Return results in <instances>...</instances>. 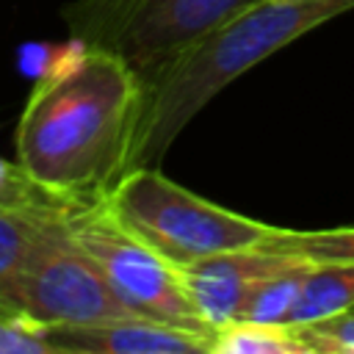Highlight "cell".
Returning <instances> with one entry per match:
<instances>
[{"mask_svg": "<svg viewBox=\"0 0 354 354\" xmlns=\"http://www.w3.org/2000/svg\"><path fill=\"white\" fill-rule=\"evenodd\" d=\"M310 268L307 257H296L290 254V260L268 274L263 282H257V288L249 293L241 318L238 321H257V324H290L293 307L299 301L301 293V282L304 274Z\"/></svg>", "mask_w": 354, "mask_h": 354, "instance_id": "8fae6325", "label": "cell"}, {"mask_svg": "<svg viewBox=\"0 0 354 354\" xmlns=\"http://www.w3.org/2000/svg\"><path fill=\"white\" fill-rule=\"evenodd\" d=\"M66 227L72 238L97 260L133 315L216 335V326L207 324L191 301L180 268L119 227L100 202L77 207L66 218Z\"/></svg>", "mask_w": 354, "mask_h": 354, "instance_id": "5b68a950", "label": "cell"}, {"mask_svg": "<svg viewBox=\"0 0 354 354\" xmlns=\"http://www.w3.org/2000/svg\"><path fill=\"white\" fill-rule=\"evenodd\" d=\"M354 307V260H310L290 324H307Z\"/></svg>", "mask_w": 354, "mask_h": 354, "instance_id": "9c48e42d", "label": "cell"}, {"mask_svg": "<svg viewBox=\"0 0 354 354\" xmlns=\"http://www.w3.org/2000/svg\"><path fill=\"white\" fill-rule=\"evenodd\" d=\"M263 249L307 260H354V227L335 230H285L277 227Z\"/></svg>", "mask_w": 354, "mask_h": 354, "instance_id": "5bb4252c", "label": "cell"}, {"mask_svg": "<svg viewBox=\"0 0 354 354\" xmlns=\"http://www.w3.org/2000/svg\"><path fill=\"white\" fill-rule=\"evenodd\" d=\"M252 3L257 0H69L61 17L72 41L116 53L147 80Z\"/></svg>", "mask_w": 354, "mask_h": 354, "instance_id": "277c9868", "label": "cell"}, {"mask_svg": "<svg viewBox=\"0 0 354 354\" xmlns=\"http://www.w3.org/2000/svg\"><path fill=\"white\" fill-rule=\"evenodd\" d=\"M47 337L53 354H213V335L144 315L53 324Z\"/></svg>", "mask_w": 354, "mask_h": 354, "instance_id": "52a82bcc", "label": "cell"}, {"mask_svg": "<svg viewBox=\"0 0 354 354\" xmlns=\"http://www.w3.org/2000/svg\"><path fill=\"white\" fill-rule=\"evenodd\" d=\"M66 218L44 224L33 241L17 279L14 310L47 326L133 315L97 260L72 238Z\"/></svg>", "mask_w": 354, "mask_h": 354, "instance_id": "8992f818", "label": "cell"}, {"mask_svg": "<svg viewBox=\"0 0 354 354\" xmlns=\"http://www.w3.org/2000/svg\"><path fill=\"white\" fill-rule=\"evenodd\" d=\"M100 205L119 227L177 268L210 254L263 246L277 230L274 224L202 199L163 177L158 166L124 171Z\"/></svg>", "mask_w": 354, "mask_h": 354, "instance_id": "3957f363", "label": "cell"}, {"mask_svg": "<svg viewBox=\"0 0 354 354\" xmlns=\"http://www.w3.org/2000/svg\"><path fill=\"white\" fill-rule=\"evenodd\" d=\"M77 207L86 205L47 188L19 160L11 163L0 158V210L25 213L33 218H66Z\"/></svg>", "mask_w": 354, "mask_h": 354, "instance_id": "30bf717a", "label": "cell"}, {"mask_svg": "<svg viewBox=\"0 0 354 354\" xmlns=\"http://www.w3.org/2000/svg\"><path fill=\"white\" fill-rule=\"evenodd\" d=\"M58 218H33L25 213L0 210V310H14V290L22 271V263L39 238L41 227Z\"/></svg>", "mask_w": 354, "mask_h": 354, "instance_id": "4fadbf2b", "label": "cell"}, {"mask_svg": "<svg viewBox=\"0 0 354 354\" xmlns=\"http://www.w3.org/2000/svg\"><path fill=\"white\" fill-rule=\"evenodd\" d=\"M288 260L290 254L271 252L263 246H249V249L210 254L205 260L183 266L180 277L191 301L205 315V321L213 326H221V324L238 321L257 282L279 271Z\"/></svg>", "mask_w": 354, "mask_h": 354, "instance_id": "ba28073f", "label": "cell"}, {"mask_svg": "<svg viewBox=\"0 0 354 354\" xmlns=\"http://www.w3.org/2000/svg\"><path fill=\"white\" fill-rule=\"evenodd\" d=\"M141 77L111 50L69 39L36 75L17 122V160L47 188L100 202L127 171Z\"/></svg>", "mask_w": 354, "mask_h": 354, "instance_id": "6da1fadb", "label": "cell"}, {"mask_svg": "<svg viewBox=\"0 0 354 354\" xmlns=\"http://www.w3.org/2000/svg\"><path fill=\"white\" fill-rule=\"evenodd\" d=\"M290 326L299 332L310 354H354V307Z\"/></svg>", "mask_w": 354, "mask_h": 354, "instance_id": "9a60e30c", "label": "cell"}, {"mask_svg": "<svg viewBox=\"0 0 354 354\" xmlns=\"http://www.w3.org/2000/svg\"><path fill=\"white\" fill-rule=\"evenodd\" d=\"M213 354H310L290 324L230 321L216 326Z\"/></svg>", "mask_w": 354, "mask_h": 354, "instance_id": "7c38bea8", "label": "cell"}, {"mask_svg": "<svg viewBox=\"0 0 354 354\" xmlns=\"http://www.w3.org/2000/svg\"><path fill=\"white\" fill-rule=\"evenodd\" d=\"M47 329L25 313L0 310V354H53Z\"/></svg>", "mask_w": 354, "mask_h": 354, "instance_id": "2e32d148", "label": "cell"}, {"mask_svg": "<svg viewBox=\"0 0 354 354\" xmlns=\"http://www.w3.org/2000/svg\"><path fill=\"white\" fill-rule=\"evenodd\" d=\"M354 8V0H257L141 80L127 171L158 166L183 127L235 77L307 30Z\"/></svg>", "mask_w": 354, "mask_h": 354, "instance_id": "7a4b0ae2", "label": "cell"}]
</instances>
